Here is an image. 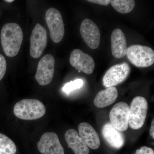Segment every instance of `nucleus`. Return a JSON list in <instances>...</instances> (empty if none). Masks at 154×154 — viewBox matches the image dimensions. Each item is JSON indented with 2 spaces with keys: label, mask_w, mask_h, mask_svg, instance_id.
Listing matches in <instances>:
<instances>
[{
  "label": "nucleus",
  "mask_w": 154,
  "mask_h": 154,
  "mask_svg": "<svg viewBox=\"0 0 154 154\" xmlns=\"http://www.w3.org/2000/svg\"><path fill=\"white\" fill-rule=\"evenodd\" d=\"M45 20L52 41L55 43L60 42L65 33L64 25L60 12L54 8L48 9L45 14Z\"/></svg>",
  "instance_id": "obj_5"
},
{
  "label": "nucleus",
  "mask_w": 154,
  "mask_h": 154,
  "mask_svg": "<svg viewBox=\"0 0 154 154\" xmlns=\"http://www.w3.org/2000/svg\"><path fill=\"white\" fill-rule=\"evenodd\" d=\"M5 2H7L11 3L14 2V1H13V0H7V1H5Z\"/></svg>",
  "instance_id": "obj_25"
},
{
  "label": "nucleus",
  "mask_w": 154,
  "mask_h": 154,
  "mask_svg": "<svg viewBox=\"0 0 154 154\" xmlns=\"http://www.w3.org/2000/svg\"><path fill=\"white\" fill-rule=\"evenodd\" d=\"M102 134L105 140L112 147L119 149L124 145V135L115 128L111 123H106L103 126Z\"/></svg>",
  "instance_id": "obj_15"
},
{
  "label": "nucleus",
  "mask_w": 154,
  "mask_h": 154,
  "mask_svg": "<svg viewBox=\"0 0 154 154\" xmlns=\"http://www.w3.org/2000/svg\"><path fill=\"white\" fill-rule=\"evenodd\" d=\"M126 56L129 61L137 67H148L154 63V50L148 46L131 45L127 48Z\"/></svg>",
  "instance_id": "obj_3"
},
{
  "label": "nucleus",
  "mask_w": 154,
  "mask_h": 154,
  "mask_svg": "<svg viewBox=\"0 0 154 154\" xmlns=\"http://www.w3.org/2000/svg\"><path fill=\"white\" fill-rule=\"evenodd\" d=\"M17 147L13 140L0 133V154H16Z\"/></svg>",
  "instance_id": "obj_19"
},
{
  "label": "nucleus",
  "mask_w": 154,
  "mask_h": 154,
  "mask_svg": "<svg viewBox=\"0 0 154 154\" xmlns=\"http://www.w3.org/2000/svg\"><path fill=\"white\" fill-rule=\"evenodd\" d=\"M47 42L46 30L42 25L37 23L30 36V56L33 58L40 57L46 47Z\"/></svg>",
  "instance_id": "obj_8"
},
{
  "label": "nucleus",
  "mask_w": 154,
  "mask_h": 154,
  "mask_svg": "<svg viewBox=\"0 0 154 154\" xmlns=\"http://www.w3.org/2000/svg\"><path fill=\"white\" fill-rule=\"evenodd\" d=\"M69 62L79 72L82 71L86 74H91L95 69V63L93 58L79 49L72 51Z\"/></svg>",
  "instance_id": "obj_12"
},
{
  "label": "nucleus",
  "mask_w": 154,
  "mask_h": 154,
  "mask_svg": "<svg viewBox=\"0 0 154 154\" xmlns=\"http://www.w3.org/2000/svg\"><path fill=\"white\" fill-rule=\"evenodd\" d=\"M154 119L152 122L151 125L150 129V134L151 136L153 139H154Z\"/></svg>",
  "instance_id": "obj_24"
},
{
  "label": "nucleus",
  "mask_w": 154,
  "mask_h": 154,
  "mask_svg": "<svg viewBox=\"0 0 154 154\" xmlns=\"http://www.w3.org/2000/svg\"><path fill=\"white\" fill-rule=\"evenodd\" d=\"M148 109L145 98L137 96L133 99L130 107L128 125L133 129H138L143 126Z\"/></svg>",
  "instance_id": "obj_4"
},
{
  "label": "nucleus",
  "mask_w": 154,
  "mask_h": 154,
  "mask_svg": "<svg viewBox=\"0 0 154 154\" xmlns=\"http://www.w3.org/2000/svg\"><path fill=\"white\" fill-rule=\"evenodd\" d=\"M15 115L22 120H36L44 116L46 108L44 104L35 99H25L14 105Z\"/></svg>",
  "instance_id": "obj_2"
},
{
  "label": "nucleus",
  "mask_w": 154,
  "mask_h": 154,
  "mask_svg": "<svg viewBox=\"0 0 154 154\" xmlns=\"http://www.w3.org/2000/svg\"><path fill=\"white\" fill-rule=\"evenodd\" d=\"M80 32L84 41L92 49L99 47L100 42V31L98 26L92 20L85 19L80 26Z\"/></svg>",
  "instance_id": "obj_10"
},
{
  "label": "nucleus",
  "mask_w": 154,
  "mask_h": 154,
  "mask_svg": "<svg viewBox=\"0 0 154 154\" xmlns=\"http://www.w3.org/2000/svg\"><path fill=\"white\" fill-rule=\"evenodd\" d=\"M23 39L22 28L16 23L4 25L1 33V41L3 50L9 57H14L19 53Z\"/></svg>",
  "instance_id": "obj_1"
},
{
  "label": "nucleus",
  "mask_w": 154,
  "mask_h": 154,
  "mask_svg": "<svg viewBox=\"0 0 154 154\" xmlns=\"http://www.w3.org/2000/svg\"><path fill=\"white\" fill-rule=\"evenodd\" d=\"M130 72V67L127 63L117 64L111 66L103 77V85L108 88L121 84L126 79Z\"/></svg>",
  "instance_id": "obj_6"
},
{
  "label": "nucleus",
  "mask_w": 154,
  "mask_h": 154,
  "mask_svg": "<svg viewBox=\"0 0 154 154\" xmlns=\"http://www.w3.org/2000/svg\"><path fill=\"white\" fill-rule=\"evenodd\" d=\"M55 59L53 56L47 54L42 58L37 66L35 79L39 85H47L52 82L54 72Z\"/></svg>",
  "instance_id": "obj_7"
},
{
  "label": "nucleus",
  "mask_w": 154,
  "mask_h": 154,
  "mask_svg": "<svg viewBox=\"0 0 154 154\" xmlns=\"http://www.w3.org/2000/svg\"><path fill=\"white\" fill-rule=\"evenodd\" d=\"M110 4L116 11L122 14L131 12L134 8L135 2L134 0H112Z\"/></svg>",
  "instance_id": "obj_18"
},
{
  "label": "nucleus",
  "mask_w": 154,
  "mask_h": 154,
  "mask_svg": "<svg viewBox=\"0 0 154 154\" xmlns=\"http://www.w3.org/2000/svg\"><path fill=\"white\" fill-rule=\"evenodd\" d=\"M37 145L38 150L42 154H64L63 148L55 133H45Z\"/></svg>",
  "instance_id": "obj_11"
},
{
  "label": "nucleus",
  "mask_w": 154,
  "mask_h": 154,
  "mask_svg": "<svg viewBox=\"0 0 154 154\" xmlns=\"http://www.w3.org/2000/svg\"><path fill=\"white\" fill-rule=\"evenodd\" d=\"M118 96V91L115 87L107 88L96 95L94 100V105L98 108H104L113 104Z\"/></svg>",
  "instance_id": "obj_17"
},
{
  "label": "nucleus",
  "mask_w": 154,
  "mask_h": 154,
  "mask_svg": "<svg viewBox=\"0 0 154 154\" xmlns=\"http://www.w3.org/2000/svg\"><path fill=\"white\" fill-rule=\"evenodd\" d=\"M65 139L68 147L71 149L75 154H89L90 150L88 146L75 129L67 131Z\"/></svg>",
  "instance_id": "obj_16"
},
{
  "label": "nucleus",
  "mask_w": 154,
  "mask_h": 154,
  "mask_svg": "<svg viewBox=\"0 0 154 154\" xmlns=\"http://www.w3.org/2000/svg\"><path fill=\"white\" fill-rule=\"evenodd\" d=\"M7 66L5 58L2 54H0V81L2 80L5 74Z\"/></svg>",
  "instance_id": "obj_21"
},
{
  "label": "nucleus",
  "mask_w": 154,
  "mask_h": 154,
  "mask_svg": "<svg viewBox=\"0 0 154 154\" xmlns=\"http://www.w3.org/2000/svg\"><path fill=\"white\" fill-rule=\"evenodd\" d=\"M135 154H154V151L151 148L144 146L137 150Z\"/></svg>",
  "instance_id": "obj_22"
},
{
  "label": "nucleus",
  "mask_w": 154,
  "mask_h": 154,
  "mask_svg": "<svg viewBox=\"0 0 154 154\" xmlns=\"http://www.w3.org/2000/svg\"><path fill=\"white\" fill-rule=\"evenodd\" d=\"M111 52L113 57L121 58L126 55L127 46L125 35L120 29H116L111 36Z\"/></svg>",
  "instance_id": "obj_14"
},
{
  "label": "nucleus",
  "mask_w": 154,
  "mask_h": 154,
  "mask_svg": "<svg viewBox=\"0 0 154 154\" xmlns=\"http://www.w3.org/2000/svg\"><path fill=\"white\" fill-rule=\"evenodd\" d=\"M129 110L128 105L122 102L116 104L110 110V123L119 131H125L128 128Z\"/></svg>",
  "instance_id": "obj_9"
},
{
  "label": "nucleus",
  "mask_w": 154,
  "mask_h": 154,
  "mask_svg": "<svg viewBox=\"0 0 154 154\" xmlns=\"http://www.w3.org/2000/svg\"><path fill=\"white\" fill-rule=\"evenodd\" d=\"M84 82L82 80L78 79L74 81L67 83L63 86V91L66 94H69L72 91L80 89L82 87Z\"/></svg>",
  "instance_id": "obj_20"
},
{
  "label": "nucleus",
  "mask_w": 154,
  "mask_h": 154,
  "mask_svg": "<svg viewBox=\"0 0 154 154\" xmlns=\"http://www.w3.org/2000/svg\"><path fill=\"white\" fill-rule=\"evenodd\" d=\"M79 134L86 145L93 149H97L100 146L99 135L92 125L87 122H82L78 127Z\"/></svg>",
  "instance_id": "obj_13"
},
{
  "label": "nucleus",
  "mask_w": 154,
  "mask_h": 154,
  "mask_svg": "<svg viewBox=\"0 0 154 154\" xmlns=\"http://www.w3.org/2000/svg\"><path fill=\"white\" fill-rule=\"evenodd\" d=\"M88 1L91 3L103 6L107 5L110 4V0H88Z\"/></svg>",
  "instance_id": "obj_23"
}]
</instances>
